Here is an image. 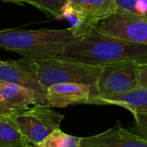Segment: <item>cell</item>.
Instances as JSON below:
<instances>
[{
  "label": "cell",
  "mask_w": 147,
  "mask_h": 147,
  "mask_svg": "<svg viewBox=\"0 0 147 147\" xmlns=\"http://www.w3.org/2000/svg\"><path fill=\"white\" fill-rule=\"evenodd\" d=\"M56 58L91 65H105L130 60L147 62V46L108 36L96 28L69 43Z\"/></svg>",
  "instance_id": "obj_1"
},
{
  "label": "cell",
  "mask_w": 147,
  "mask_h": 147,
  "mask_svg": "<svg viewBox=\"0 0 147 147\" xmlns=\"http://www.w3.org/2000/svg\"><path fill=\"white\" fill-rule=\"evenodd\" d=\"M80 37L64 29H1L0 48L19 53L24 58L56 57L71 42Z\"/></svg>",
  "instance_id": "obj_2"
},
{
  "label": "cell",
  "mask_w": 147,
  "mask_h": 147,
  "mask_svg": "<svg viewBox=\"0 0 147 147\" xmlns=\"http://www.w3.org/2000/svg\"><path fill=\"white\" fill-rule=\"evenodd\" d=\"M18 62L31 72L47 90L59 84H82L96 89L101 65H91L56 57L22 58Z\"/></svg>",
  "instance_id": "obj_3"
},
{
  "label": "cell",
  "mask_w": 147,
  "mask_h": 147,
  "mask_svg": "<svg viewBox=\"0 0 147 147\" xmlns=\"http://www.w3.org/2000/svg\"><path fill=\"white\" fill-rule=\"evenodd\" d=\"M9 117L30 147H37L53 131L60 129V123L65 118L55 110L39 104L20 109Z\"/></svg>",
  "instance_id": "obj_4"
},
{
  "label": "cell",
  "mask_w": 147,
  "mask_h": 147,
  "mask_svg": "<svg viewBox=\"0 0 147 147\" xmlns=\"http://www.w3.org/2000/svg\"><path fill=\"white\" fill-rule=\"evenodd\" d=\"M138 63L130 60L102 65L96 84V96L90 104H94L99 99L123 95L138 89Z\"/></svg>",
  "instance_id": "obj_5"
},
{
  "label": "cell",
  "mask_w": 147,
  "mask_h": 147,
  "mask_svg": "<svg viewBox=\"0 0 147 147\" xmlns=\"http://www.w3.org/2000/svg\"><path fill=\"white\" fill-rule=\"evenodd\" d=\"M97 28L108 36L147 46V17L130 13H114L102 20Z\"/></svg>",
  "instance_id": "obj_6"
},
{
  "label": "cell",
  "mask_w": 147,
  "mask_h": 147,
  "mask_svg": "<svg viewBox=\"0 0 147 147\" xmlns=\"http://www.w3.org/2000/svg\"><path fill=\"white\" fill-rule=\"evenodd\" d=\"M80 147H147V140L117 121L115 127L103 133L81 138Z\"/></svg>",
  "instance_id": "obj_7"
},
{
  "label": "cell",
  "mask_w": 147,
  "mask_h": 147,
  "mask_svg": "<svg viewBox=\"0 0 147 147\" xmlns=\"http://www.w3.org/2000/svg\"><path fill=\"white\" fill-rule=\"evenodd\" d=\"M0 82L14 84L29 90L34 95L36 104L47 107V90L18 60H8L0 65Z\"/></svg>",
  "instance_id": "obj_8"
},
{
  "label": "cell",
  "mask_w": 147,
  "mask_h": 147,
  "mask_svg": "<svg viewBox=\"0 0 147 147\" xmlns=\"http://www.w3.org/2000/svg\"><path fill=\"white\" fill-rule=\"evenodd\" d=\"M96 96V89L82 84H59L47 89L48 108H65L70 105L89 103Z\"/></svg>",
  "instance_id": "obj_9"
},
{
  "label": "cell",
  "mask_w": 147,
  "mask_h": 147,
  "mask_svg": "<svg viewBox=\"0 0 147 147\" xmlns=\"http://www.w3.org/2000/svg\"><path fill=\"white\" fill-rule=\"evenodd\" d=\"M36 104L32 91L22 86L0 82V114L10 116L29 105Z\"/></svg>",
  "instance_id": "obj_10"
},
{
  "label": "cell",
  "mask_w": 147,
  "mask_h": 147,
  "mask_svg": "<svg viewBox=\"0 0 147 147\" xmlns=\"http://www.w3.org/2000/svg\"><path fill=\"white\" fill-rule=\"evenodd\" d=\"M96 105H114L121 107L134 114H147V89L138 88L128 93L99 99Z\"/></svg>",
  "instance_id": "obj_11"
},
{
  "label": "cell",
  "mask_w": 147,
  "mask_h": 147,
  "mask_svg": "<svg viewBox=\"0 0 147 147\" xmlns=\"http://www.w3.org/2000/svg\"><path fill=\"white\" fill-rule=\"evenodd\" d=\"M81 9L94 26L115 13V0H67Z\"/></svg>",
  "instance_id": "obj_12"
},
{
  "label": "cell",
  "mask_w": 147,
  "mask_h": 147,
  "mask_svg": "<svg viewBox=\"0 0 147 147\" xmlns=\"http://www.w3.org/2000/svg\"><path fill=\"white\" fill-rule=\"evenodd\" d=\"M61 19H65L70 22V28L77 37H81L96 28V26L91 24L86 15L81 9L72 5L68 1L61 9L59 20Z\"/></svg>",
  "instance_id": "obj_13"
},
{
  "label": "cell",
  "mask_w": 147,
  "mask_h": 147,
  "mask_svg": "<svg viewBox=\"0 0 147 147\" xmlns=\"http://www.w3.org/2000/svg\"><path fill=\"white\" fill-rule=\"evenodd\" d=\"M0 147H30L9 116L0 114Z\"/></svg>",
  "instance_id": "obj_14"
},
{
  "label": "cell",
  "mask_w": 147,
  "mask_h": 147,
  "mask_svg": "<svg viewBox=\"0 0 147 147\" xmlns=\"http://www.w3.org/2000/svg\"><path fill=\"white\" fill-rule=\"evenodd\" d=\"M80 139L65 134L60 129L53 131L37 147H80Z\"/></svg>",
  "instance_id": "obj_15"
},
{
  "label": "cell",
  "mask_w": 147,
  "mask_h": 147,
  "mask_svg": "<svg viewBox=\"0 0 147 147\" xmlns=\"http://www.w3.org/2000/svg\"><path fill=\"white\" fill-rule=\"evenodd\" d=\"M115 13H130L147 17V0H115Z\"/></svg>",
  "instance_id": "obj_16"
},
{
  "label": "cell",
  "mask_w": 147,
  "mask_h": 147,
  "mask_svg": "<svg viewBox=\"0 0 147 147\" xmlns=\"http://www.w3.org/2000/svg\"><path fill=\"white\" fill-rule=\"evenodd\" d=\"M21 3L26 2L34 5L44 13L54 16L57 20H59L61 15V9L67 0H18Z\"/></svg>",
  "instance_id": "obj_17"
},
{
  "label": "cell",
  "mask_w": 147,
  "mask_h": 147,
  "mask_svg": "<svg viewBox=\"0 0 147 147\" xmlns=\"http://www.w3.org/2000/svg\"><path fill=\"white\" fill-rule=\"evenodd\" d=\"M134 123L130 129L134 134L147 140V114H134Z\"/></svg>",
  "instance_id": "obj_18"
},
{
  "label": "cell",
  "mask_w": 147,
  "mask_h": 147,
  "mask_svg": "<svg viewBox=\"0 0 147 147\" xmlns=\"http://www.w3.org/2000/svg\"><path fill=\"white\" fill-rule=\"evenodd\" d=\"M137 75L139 88L147 89V62L139 64Z\"/></svg>",
  "instance_id": "obj_19"
},
{
  "label": "cell",
  "mask_w": 147,
  "mask_h": 147,
  "mask_svg": "<svg viewBox=\"0 0 147 147\" xmlns=\"http://www.w3.org/2000/svg\"><path fill=\"white\" fill-rule=\"evenodd\" d=\"M3 62H4V61H3V60H1V59H0V65H2Z\"/></svg>",
  "instance_id": "obj_20"
}]
</instances>
